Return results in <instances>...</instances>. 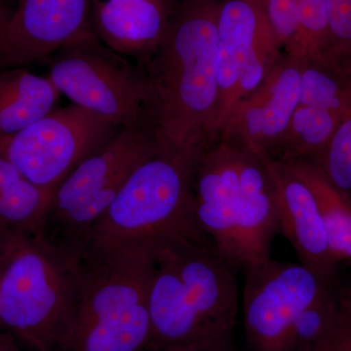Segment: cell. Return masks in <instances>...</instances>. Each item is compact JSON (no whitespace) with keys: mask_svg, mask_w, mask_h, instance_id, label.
Instances as JSON below:
<instances>
[{"mask_svg":"<svg viewBox=\"0 0 351 351\" xmlns=\"http://www.w3.org/2000/svg\"><path fill=\"white\" fill-rule=\"evenodd\" d=\"M308 161L330 184L351 198V112L339 122L324 149Z\"/></svg>","mask_w":351,"mask_h":351,"instance_id":"cell-22","label":"cell"},{"mask_svg":"<svg viewBox=\"0 0 351 351\" xmlns=\"http://www.w3.org/2000/svg\"><path fill=\"white\" fill-rule=\"evenodd\" d=\"M78 280V261L38 233H7L0 255V323L34 351H61Z\"/></svg>","mask_w":351,"mask_h":351,"instance_id":"cell-5","label":"cell"},{"mask_svg":"<svg viewBox=\"0 0 351 351\" xmlns=\"http://www.w3.org/2000/svg\"><path fill=\"white\" fill-rule=\"evenodd\" d=\"M306 182L319 206L335 262L351 260V198L334 188L306 159L284 162Z\"/></svg>","mask_w":351,"mask_h":351,"instance_id":"cell-17","label":"cell"},{"mask_svg":"<svg viewBox=\"0 0 351 351\" xmlns=\"http://www.w3.org/2000/svg\"><path fill=\"white\" fill-rule=\"evenodd\" d=\"M328 351H351V304L343 307L336 336Z\"/></svg>","mask_w":351,"mask_h":351,"instance_id":"cell-25","label":"cell"},{"mask_svg":"<svg viewBox=\"0 0 351 351\" xmlns=\"http://www.w3.org/2000/svg\"><path fill=\"white\" fill-rule=\"evenodd\" d=\"M242 270V308L248 351H283L300 314L331 289V280L301 263L271 258Z\"/></svg>","mask_w":351,"mask_h":351,"instance_id":"cell-11","label":"cell"},{"mask_svg":"<svg viewBox=\"0 0 351 351\" xmlns=\"http://www.w3.org/2000/svg\"><path fill=\"white\" fill-rule=\"evenodd\" d=\"M301 97L299 61L283 53L260 85L233 108L219 140L272 157Z\"/></svg>","mask_w":351,"mask_h":351,"instance_id":"cell-12","label":"cell"},{"mask_svg":"<svg viewBox=\"0 0 351 351\" xmlns=\"http://www.w3.org/2000/svg\"><path fill=\"white\" fill-rule=\"evenodd\" d=\"M23 179L19 171L7 159L0 157V189Z\"/></svg>","mask_w":351,"mask_h":351,"instance_id":"cell-26","label":"cell"},{"mask_svg":"<svg viewBox=\"0 0 351 351\" xmlns=\"http://www.w3.org/2000/svg\"><path fill=\"white\" fill-rule=\"evenodd\" d=\"M91 0H19L0 36V69L43 63L92 32Z\"/></svg>","mask_w":351,"mask_h":351,"instance_id":"cell-13","label":"cell"},{"mask_svg":"<svg viewBox=\"0 0 351 351\" xmlns=\"http://www.w3.org/2000/svg\"><path fill=\"white\" fill-rule=\"evenodd\" d=\"M43 63L47 77L71 104L121 128L147 130L149 85L144 68L101 43L93 32L55 51Z\"/></svg>","mask_w":351,"mask_h":351,"instance_id":"cell-8","label":"cell"},{"mask_svg":"<svg viewBox=\"0 0 351 351\" xmlns=\"http://www.w3.org/2000/svg\"><path fill=\"white\" fill-rule=\"evenodd\" d=\"M219 1L175 4L162 39L142 66L149 85L147 129L157 151L198 162L219 141Z\"/></svg>","mask_w":351,"mask_h":351,"instance_id":"cell-1","label":"cell"},{"mask_svg":"<svg viewBox=\"0 0 351 351\" xmlns=\"http://www.w3.org/2000/svg\"><path fill=\"white\" fill-rule=\"evenodd\" d=\"M156 152L154 138L145 129L122 128L59 184L44 214L39 237L55 250L80 260L92 230L129 176Z\"/></svg>","mask_w":351,"mask_h":351,"instance_id":"cell-7","label":"cell"},{"mask_svg":"<svg viewBox=\"0 0 351 351\" xmlns=\"http://www.w3.org/2000/svg\"><path fill=\"white\" fill-rule=\"evenodd\" d=\"M121 129L71 104L0 140V157L12 163L27 181L54 195L78 164L108 144Z\"/></svg>","mask_w":351,"mask_h":351,"instance_id":"cell-9","label":"cell"},{"mask_svg":"<svg viewBox=\"0 0 351 351\" xmlns=\"http://www.w3.org/2000/svg\"><path fill=\"white\" fill-rule=\"evenodd\" d=\"M193 210L202 232L237 269L240 256L269 251L279 223L265 157L219 140L196 171Z\"/></svg>","mask_w":351,"mask_h":351,"instance_id":"cell-4","label":"cell"},{"mask_svg":"<svg viewBox=\"0 0 351 351\" xmlns=\"http://www.w3.org/2000/svg\"><path fill=\"white\" fill-rule=\"evenodd\" d=\"M345 117L327 108L298 106L271 158L280 162L313 158L324 149Z\"/></svg>","mask_w":351,"mask_h":351,"instance_id":"cell-18","label":"cell"},{"mask_svg":"<svg viewBox=\"0 0 351 351\" xmlns=\"http://www.w3.org/2000/svg\"><path fill=\"white\" fill-rule=\"evenodd\" d=\"M199 163L157 151L140 164L94 226L84 252L159 244L178 237H208L198 226L193 210Z\"/></svg>","mask_w":351,"mask_h":351,"instance_id":"cell-6","label":"cell"},{"mask_svg":"<svg viewBox=\"0 0 351 351\" xmlns=\"http://www.w3.org/2000/svg\"><path fill=\"white\" fill-rule=\"evenodd\" d=\"M157 246L126 245L83 253L73 322L61 351H147Z\"/></svg>","mask_w":351,"mask_h":351,"instance_id":"cell-3","label":"cell"},{"mask_svg":"<svg viewBox=\"0 0 351 351\" xmlns=\"http://www.w3.org/2000/svg\"><path fill=\"white\" fill-rule=\"evenodd\" d=\"M341 313L330 289L300 314L291 328L283 351L329 350Z\"/></svg>","mask_w":351,"mask_h":351,"instance_id":"cell-20","label":"cell"},{"mask_svg":"<svg viewBox=\"0 0 351 351\" xmlns=\"http://www.w3.org/2000/svg\"><path fill=\"white\" fill-rule=\"evenodd\" d=\"M61 94L47 77L24 66L0 69V140L57 108Z\"/></svg>","mask_w":351,"mask_h":351,"instance_id":"cell-16","label":"cell"},{"mask_svg":"<svg viewBox=\"0 0 351 351\" xmlns=\"http://www.w3.org/2000/svg\"><path fill=\"white\" fill-rule=\"evenodd\" d=\"M239 270L208 237L158 244L149 285L147 351H234Z\"/></svg>","mask_w":351,"mask_h":351,"instance_id":"cell-2","label":"cell"},{"mask_svg":"<svg viewBox=\"0 0 351 351\" xmlns=\"http://www.w3.org/2000/svg\"><path fill=\"white\" fill-rule=\"evenodd\" d=\"M11 14H12V11H11L3 2L0 1V36L3 34L6 25L8 24Z\"/></svg>","mask_w":351,"mask_h":351,"instance_id":"cell-27","label":"cell"},{"mask_svg":"<svg viewBox=\"0 0 351 351\" xmlns=\"http://www.w3.org/2000/svg\"><path fill=\"white\" fill-rule=\"evenodd\" d=\"M265 157L276 189L279 233L292 245L301 265L331 280L336 262L313 191L287 164Z\"/></svg>","mask_w":351,"mask_h":351,"instance_id":"cell-14","label":"cell"},{"mask_svg":"<svg viewBox=\"0 0 351 351\" xmlns=\"http://www.w3.org/2000/svg\"><path fill=\"white\" fill-rule=\"evenodd\" d=\"M6 232H3V230H0V255H1L2 248H3L4 241H5Z\"/></svg>","mask_w":351,"mask_h":351,"instance_id":"cell-28","label":"cell"},{"mask_svg":"<svg viewBox=\"0 0 351 351\" xmlns=\"http://www.w3.org/2000/svg\"><path fill=\"white\" fill-rule=\"evenodd\" d=\"M263 0H221L218 9V138L239 101L253 93L282 56Z\"/></svg>","mask_w":351,"mask_h":351,"instance_id":"cell-10","label":"cell"},{"mask_svg":"<svg viewBox=\"0 0 351 351\" xmlns=\"http://www.w3.org/2000/svg\"><path fill=\"white\" fill-rule=\"evenodd\" d=\"M330 31L329 63L351 75V0H324Z\"/></svg>","mask_w":351,"mask_h":351,"instance_id":"cell-23","label":"cell"},{"mask_svg":"<svg viewBox=\"0 0 351 351\" xmlns=\"http://www.w3.org/2000/svg\"><path fill=\"white\" fill-rule=\"evenodd\" d=\"M174 0H91V29L96 38L143 66L162 39Z\"/></svg>","mask_w":351,"mask_h":351,"instance_id":"cell-15","label":"cell"},{"mask_svg":"<svg viewBox=\"0 0 351 351\" xmlns=\"http://www.w3.org/2000/svg\"><path fill=\"white\" fill-rule=\"evenodd\" d=\"M270 27L283 50L297 29L299 0H263Z\"/></svg>","mask_w":351,"mask_h":351,"instance_id":"cell-24","label":"cell"},{"mask_svg":"<svg viewBox=\"0 0 351 351\" xmlns=\"http://www.w3.org/2000/svg\"><path fill=\"white\" fill-rule=\"evenodd\" d=\"M330 51L331 31L324 0H299L297 29L284 52L298 61L329 63Z\"/></svg>","mask_w":351,"mask_h":351,"instance_id":"cell-21","label":"cell"},{"mask_svg":"<svg viewBox=\"0 0 351 351\" xmlns=\"http://www.w3.org/2000/svg\"><path fill=\"white\" fill-rule=\"evenodd\" d=\"M299 105L327 108L341 115L351 112V75L324 62L299 61Z\"/></svg>","mask_w":351,"mask_h":351,"instance_id":"cell-19","label":"cell"}]
</instances>
